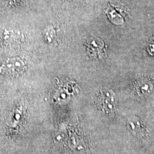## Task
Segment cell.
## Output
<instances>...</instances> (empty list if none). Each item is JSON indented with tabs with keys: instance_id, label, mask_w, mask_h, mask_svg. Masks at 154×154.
Here are the masks:
<instances>
[{
	"instance_id": "obj_1",
	"label": "cell",
	"mask_w": 154,
	"mask_h": 154,
	"mask_svg": "<svg viewBox=\"0 0 154 154\" xmlns=\"http://www.w3.org/2000/svg\"><path fill=\"white\" fill-rule=\"evenodd\" d=\"M25 63L19 58H11L4 61L0 66V74L8 77H16L25 70Z\"/></svg>"
},
{
	"instance_id": "obj_2",
	"label": "cell",
	"mask_w": 154,
	"mask_h": 154,
	"mask_svg": "<svg viewBox=\"0 0 154 154\" xmlns=\"http://www.w3.org/2000/svg\"><path fill=\"white\" fill-rule=\"evenodd\" d=\"M99 108L106 114L112 112L115 108V95L111 90H104L98 98Z\"/></svg>"
},
{
	"instance_id": "obj_3",
	"label": "cell",
	"mask_w": 154,
	"mask_h": 154,
	"mask_svg": "<svg viewBox=\"0 0 154 154\" xmlns=\"http://www.w3.org/2000/svg\"><path fill=\"white\" fill-rule=\"evenodd\" d=\"M104 44L99 39L94 38L88 41L87 45L88 51L94 56H98L102 52Z\"/></svg>"
},
{
	"instance_id": "obj_4",
	"label": "cell",
	"mask_w": 154,
	"mask_h": 154,
	"mask_svg": "<svg viewBox=\"0 0 154 154\" xmlns=\"http://www.w3.org/2000/svg\"><path fill=\"white\" fill-rule=\"evenodd\" d=\"M127 127L133 133H138L142 130V125L139 119L137 117L132 116L129 118L127 121Z\"/></svg>"
},
{
	"instance_id": "obj_5",
	"label": "cell",
	"mask_w": 154,
	"mask_h": 154,
	"mask_svg": "<svg viewBox=\"0 0 154 154\" xmlns=\"http://www.w3.org/2000/svg\"><path fill=\"white\" fill-rule=\"evenodd\" d=\"M153 89V85L147 81H143L139 83L137 86V91L140 95H147Z\"/></svg>"
},
{
	"instance_id": "obj_6",
	"label": "cell",
	"mask_w": 154,
	"mask_h": 154,
	"mask_svg": "<svg viewBox=\"0 0 154 154\" xmlns=\"http://www.w3.org/2000/svg\"><path fill=\"white\" fill-rule=\"evenodd\" d=\"M44 35L46 41L49 43L51 42L55 37V31L54 29L52 26L46 28Z\"/></svg>"
}]
</instances>
